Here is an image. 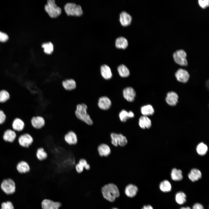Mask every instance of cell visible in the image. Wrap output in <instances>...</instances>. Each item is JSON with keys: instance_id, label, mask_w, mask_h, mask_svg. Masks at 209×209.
Listing matches in <instances>:
<instances>
[{"instance_id": "6da1fadb", "label": "cell", "mask_w": 209, "mask_h": 209, "mask_svg": "<svg viewBox=\"0 0 209 209\" xmlns=\"http://www.w3.org/2000/svg\"><path fill=\"white\" fill-rule=\"evenodd\" d=\"M87 106L82 103L77 105L75 111V115L76 118L85 123L91 126L93 124V122L90 115L87 112Z\"/></svg>"}, {"instance_id": "7a4b0ae2", "label": "cell", "mask_w": 209, "mask_h": 209, "mask_svg": "<svg viewBox=\"0 0 209 209\" xmlns=\"http://www.w3.org/2000/svg\"><path fill=\"white\" fill-rule=\"evenodd\" d=\"M101 192L104 198L111 202L114 201L120 196V192L117 186L113 183L105 185L102 188Z\"/></svg>"}, {"instance_id": "3957f363", "label": "cell", "mask_w": 209, "mask_h": 209, "mask_svg": "<svg viewBox=\"0 0 209 209\" xmlns=\"http://www.w3.org/2000/svg\"><path fill=\"white\" fill-rule=\"evenodd\" d=\"M46 11L51 18H56L62 12L61 9L57 6L54 0H48L44 7Z\"/></svg>"}, {"instance_id": "277c9868", "label": "cell", "mask_w": 209, "mask_h": 209, "mask_svg": "<svg viewBox=\"0 0 209 209\" xmlns=\"http://www.w3.org/2000/svg\"><path fill=\"white\" fill-rule=\"evenodd\" d=\"M64 9L68 15L80 16L82 15L83 11L81 7L73 3H69L64 6Z\"/></svg>"}, {"instance_id": "5b68a950", "label": "cell", "mask_w": 209, "mask_h": 209, "mask_svg": "<svg viewBox=\"0 0 209 209\" xmlns=\"http://www.w3.org/2000/svg\"><path fill=\"white\" fill-rule=\"evenodd\" d=\"M110 137L111 143L115 146L117 147L119 145L124 147L127 143L126 137L122 134L112 133L111 134Z\"/></svg>"}, {"instance_id": "8992f818", "label": "cell", "mask_w": 209, "mask_h": 209, "mask_svg": "<svg viewBox=\"0 0 209 209\" xmlns=\"http://www.w3.org/2000/svg\"><path fill=\"white\" fill-rule=\"evenodd\" d=\"M1 188L7 194H11L15 191V185L14 181L8 179L3 181L1 184Z\"/></svg>"}, {"instance_id": "52a82bcc", "label": "cell", "mask_w": 209, "mask_h": 209, "mask_svg": "<svg viewBox=\"0 0 209 209\" xmlns=\"http://www.w3.org/2000/svg\"><path fill=\"white\" fill-rule=\"evenodd\" d=\"M41 205L42 209H60L62 204L60 201L44 199L42 201Z\"/></svg>"}, {"instance_id": "ba28073f", "label": "cell", "mask_w": 209, "mask_h": 209, "mask_svg": "<svg viewBox=\"0 0 209 209\" xmlns=\"http://www.w3.org/2000/svg\"><path fill=\"white\" fill-rule=\"evenodd\" d=\"M173 57L175 62L182 66H186L188 64L186 59V53L183 50H180L175 52Z\"/></svg>"}, {"instance_id": "9c48e42d", "label": "cell", "mask_w": 209, "mask_h": 209, "mask_svg": "<svg viewBox=\"0 0 209 209\" xmlns=\"http://www.w3.org/2000/svg\"><path fill=\"white\" fill-rule=\"evenodd\" d=\"M64 140L66 143L70 146L76 145L78 141L76 134L72 130L69 131L64 135Z\"/></svg>"}, {"instance_id": "30bf717a", "label": "cell", "mask_w": 209, "mask_h": 209, "mask_svg": "<svg viewBox=\"0 0 209 209\" xmlns=\"http://www.w3.org/2000/svg\"><path fill=\"white\" fill-rule=\"evenodd\" d=\"M30 122L32 127L38 130L42 129L46 124L44 118L40 116H33L30 120Z\"/></svg>"}, {"instance_id": "8fae6325", "label": "cell", "mask_w": 209, "mask_h": 209, "mask_svg": "<svg viewBox=\"0 0 209 209\" xmlns=\"http://www.w3.org/2000/svg\"><path fill=\"white\" fill-rule=\"evenodd\" d=\"M33 138L30 134L25 133L21 135L19 138L18 142L19 145L23 147H28L33 143Z\"/></svg>"}, {"instance_id": "7c38bea8", "label": "cell", "mask_w": 209, "mask_h": 209, "mask_svg": "<svg viewBox=\"0 0 209 209\" xmlns=\"http://www.w3.org/2000/svg\"><path fill=\"white\" fill-rule=\"evenodd\" d=\"M123 95L124 98L127 101L131 102L135 100L136 92L132 87H127L123 89Z\"/></svg>"}, {"instance_id": "4fadbf2b", "label": "cell", "mask_w": 209, "mask_h": 209, "mask_svg": "<svg viewBox=\"0 0 209 209\" xmlns=\"http://www.w3.org/2000/svg\"><path fill=\"white\" fill-rule=\"evenodd\" d=\"M111 100L107 96H102L98 99V106L102 110H105L109 109L111 107Z\"/></svg>"}, {"instance_id": "5bb4252c", "label": "cell", "mask_w": 209, "mask_h": 209, "mask_svg": "<svg viewBox=\"0 0 209 209\" xmlns=\"http://www.w3.org/2000/svg\"><path fill=\"white\" fill-rule=\"evenodd\" d=\"M177 80L181 82L186 83L188 81L190 75L186 70L180 69H178L175 74Z\"/></svg>"}, {"instance_id": "9a60e30c", "label": "cell", "mask_w": 209, "mask_h": 209, "mask_svg": "<svg viewBox=\"0 0 209 209\" xmlns=\"http://www.w3.org/2000/svg\"><path fill=\"white\" fill-rule=\"evenodd\" d=\"M179 97L177 94L174 91L168 92L165 98L167 104L171 106L176 105L178 102Z\"/></svg>"}, {"instance_id": "2e32d148", "label": "cell", "mask_w": 209, "mask_h": 209, "mask_svg": "<svg viewBox=\"0 0 209 209\" xmlns=\"http://www.w3.org/2000/svg\"><path fill=\"white\" fill-rule=\"evenodd\" d=\"M138 189L137 186L133 184H129L125 187V193L128 197L132 198L137 194Z\"/></svg>"}, {"instance_id": "e0dca14e", "label": "cell", "mask_w": 209, "mask_h": 209, "mask_svg": "<svg viewBox=\"0 0 209 209\" xmlns=\"http://www.w3.org/2000/svg\"><path fill=\"white\" fill-rule=\"evenodd\" d=\"M100 73L102 77L105 79H111L112 73L110 67L107 65L103 64L100 67Z\"/></svg>"}, {"instance_id": "ac0fdd59", "label": "cell", "mask_w": 209, "mask_h": 209, "mask_svg": "<svg viewBox=\"0 0 209 209\" xmlns=\"http://www.w3.org/2000/svg\"><path fill=\"white\" fill-rule=\"evenodd\" d=\"M98 151L100 156L102 157L107 156L111 152V149L109 146L105 143L101 144L98 146Z\"/></svg>"}, {"instance_id": "d6986e66", "label": "cell", "mask_w": 209, "mask_h": 209, "mask_svg": "<svg viewBox=\"0 0 209 209\" xmlns=\"http://www.w3.org/2000/svg\"><path fill=\"white\" fill-rule=\"evenodd\" d=\"M138 125L142 129H149L151 126L152 122L147 116H143L139 118Z\"/></svg>"}, {"instance_id": "ffe728a7", "label": "cell", "mask_w": 209, "mask_h": 209, "mask_svg": "<svg viewBox=\"0 0 209 209\" xmlns=\"http://www.w3.org/2000/svg\"><path fill=\"white\" fill-rule=\"evenodd\" d=\"M63 88L67 91H72L75 89L77 85L75 81L73 79H66L62 82Z\"/></svg>"}, {"instance_id": "44dd1931", "label": "cell", "mask_w": 209, "mask_h": 209, "mask_svg": "<svg viewBox=\"0 0 209 209\" xmlns=\"http://www.w3.org/2000/svg\"><path fill=\"white\" fill-rule=\"evenodd\" d=\"M25 123L24 121L20 118L18 117L15 118L12 121V127L15 130L21 131L23 129Z\"/></svg>"}, {"instance_id": "7402d4cb", "label": "cell", "mask_w": 209, "mask_h": 209, "mask_svg": "<svg viewBox=\"0 0 209 209\" xmlns=\"http://www.w3.org/2000/svg\"><path fill=\"white\" fill-rule=\"evenodd\" d=\"M132 19L131 16L125 11H122L120 14V21L123 26L129 24Z\"/></svg>"}, {"instance_id": "603a6c76", "label": "cell", "mask_w": 209, "mask_h": 209, "mask_svg": "<svg viewBox=\"0 0 209 209\" xmlns=\"http://www.w3.org/2000/svg\"><path fill=\"white\" fill-rule=\"evenodd\" d=\"M16 137V134L15 132L10 129L6 130L4 132L3 136V139L6 142H12Z\"/></svg>"}, {"instance_id": "cb8c5ba5", "label": "cell", "mask_w": 209, "mask_h": 209, "mask_svg": "<svg viewBox=\"0 0 209 209\" xmlns=\"http://www.w3.org/2000/svg\"><path fill=\"white\" fill-rule=\"evenodd\" d=\"M36 156L39 161H42L46 160L48 158V154L43 147H40L37 149Z\"/></svg>"}, {"instance_id": "d4e9b609", "label": "cell", "mask_w": 209, "mask_h": 209, "mask_svg": "<svg viewBox=\"0 0 209 209\" xmlns=\"http://www.w3.org/2000/svg\"><path fill=\"white\" fill-rule=\"evenodd\" d=\"M16 167L18 172L21 173L28 172L30 170V166L28 164L24 161H21L19 162Z\"/></svg>"}, {"instance_id": "484cf974", "label": "cell", "mask_w": 209, "mask_h": 209, "mask_svg": "<svg viewBox=\"0 0 209 209\" xmlns=\"http://www.w3.org/2000/svg\"><path fill=\"white\" fill-rule=\"evenodd\" d=\"M202 176L201 172L196 168L192 169L188 174V176L190 180L194 182L200 179Z\"/></svg>"}, {"instance_id": "4316f807", "label": "cell", "mask_w": 209, "mask_h": 209, "mask_svg": "<svg viewBox=\"0 0 209 209\" xmlns=\"http://www.w3.org/2000/svg\"><path fill=\"white\" fill-rule=\"evenodd\" d=\"M140 111L143 116H147L153 115L154 111L151 105H147L142 106L140 108Z\"/></svg>"}, {"instance_id": "83f0119b", "label": "cell", "mask_w": 209, "mask_h": 209, "mask_svg": "<svg viewBox=\"0 0 209 209\" xmlns=\"http://www.w3.org/2000/svg\"><path fill=\"white\" fill-rule=\"evenodd\" d=\"M118 72L120 76L122 78H126L130 75V71L128 68L125 65H119L117 68Z\"/></svg>"}, {"instance_id": "f1b7e54d", "label": "cell", "mask_w": 209, "mask_h": 209, "mask_svg": "<svg viewBox=\"0 0 209 209\" xmlns=\"http://www.w3.org/2000/svg\"><path fill=\"white\" fill-rule=\"evenodd\" d=\"M115 45L118 48H125L128 45V42L127 39L125 37H120L116 39Z\"/></svg>"}, {"instance_id": "f546056e", "label": "cell", "mask_w": 209, "mask_h": 209, "mask_svg": "<svg viewBox=\"0 0 209 209\" xmlns=\"http://www.w3.org/2000/svg\"><path fill=\"white\" fill-rule=\"evenodd\" d=\"M171 176L172 179L174 181H181L183 178L182 171L180 169L174 168L172 170Z\"/></svg>"}, {"instance_id": "4dcf8cb0", "label": "cell", "mask_w": 209, "mask_h": 209, "mask_svg": "<svg viewBox=\"0 0 209 209\" xmlns=\"http://www.w3.org/2000/svg\"><path fill=\"white\" fill-rule=\"evenodd\" d=\"M159 188L162 191L167 192L171 191L172 186L170 183L168 181L165 180L160 183Z\"/></svg>"}, {"instance_id": "1f68e13d", "label": "cell", "mask_w": 209, "mask_h": 209, "mask_svg": "<svg viewBox=\"0 0 209 209\" xmlns=\"http://www.w3.org/2000/svg\"><path fill=\"white\" fill-rule=\"evenodd\" d=\"M208 150L207 145L204 143L201 142L199 143L196 148V151L199 155L203 156L207 153Z\"/></svg>"}, {"instance_id": "d6a6232c", "label": "cell", "mask_w": 209, "mask_h": 209, "mask_svg": "<svg viewBox=\"0 0 209 209\" xmlns=\"http://www.w3.org/2000/svg\"><path fill=\"white\" fill-rule=\"evenodd\" d=\"M175 200L179 204H182L186 201V195L183 192H180L177 193L175 196Z\"/></svg>"}, {"instance_id": "836d02e7", "label": "cell", "mask_w": 209, "mask_h": 209, "mask_svg": "<svg viewBox=\"0 0 209 209\" xmlns=\"http://www.w3.org/2000/svg\"><path fill=\"white\" fill-rule=\"evenodd\" d=\"M10 95L9 92L6 90L0 91V103H4L10 99Z\"/></svg>"}, {"instance_id": "e575fe53", "label": "cell", "mask_w": 209, "mask_h": 209, "mask_svg": "<svg viewBox=\"0 0 209 209\" xmlns=\"http://www.w3.org/2000/svg\"><path fill=\"white\" fill-rule=\"evenodd\" d=\"M42 47L44 49V51L45 53L48 54H51L53 51V46L51 42L44 43L42 44Z\"/></svg>"}, {"instance_id": "d590c367", "label": "cell", "mask_w": 209, "mask_h": 209, "mask_svg": "<svg viewBox=\"0 0 209 209\" xmlns=\"http://www.w3.org/2000/svg\"><path fill=\"white\" fill-rule=\"evenodd\" d=\"M119 117L120 120L122 122H125L127 119L130 118L129 112L125 110H122L119 113Z\"/></svg>"}, {"instance_id": "8d00e7d4", "label": "cell", "mask_w": 209, "mask_h": 209, "mask_svg": "<svg viewBox=\"0 0 209 209\" xmlns=\"http://www.w3.org/2000/svg\"><path fill=\"white\" fill-rule=\"evenodd\" d=\"M78 163L83 166L85 170H89L90 169V165L86 159L81 158L79 160Z\"/></svg>"}, {"instance_id": "74e56055", "label": "cell", "mask_w": 209, "mask_h": 209, "mask_svg": "<svg viewBox=\"0 0 209 209\" xmlns=\"http://www.w3.org/2000/svg\"><path fill=\"white\" fill-rule=\"evenodd\" d=\"M1 209H14V207L12 203L8 201L2 203Z\"/></svg>"}, {"instance_id": "f35d334b", "label": "cell", "mask_w": 209, "mask_h": 209, "mask_svg": "<svg viewBox=\"0 0 209 209\" xmlns=\"http://www.w3.org/2000/svg\"><path fill=\"white\" fill-rule=\"evenodd\" d=\"M74 168L76 172L78 174L82 173L84 170V168L83 166L78 163L75 165Z\"/></svg>"}, {"instance_id": "ab89813d", "label": "cell", "mask_w": 209, "mask_h": 209, "mask_svg": "<svg viewBox=\"0 0 209 209\" xmlns=\"http://www.w3.org/2000/svg\"><path fill=\"white\" fill-rule=\"evenodd\" d=\"M6 119V116L4 112L0 110V125L3 124Z\"/></svg>"}, {"instance_id": "60d3db41", "label": "cell", "mask_w": 209, "mask_h": 209, "mask_svg": "<svg viewBox=\"0 0 209 209\" xmlns=\"http://www.w3.org/2000/svg\"><path fill=\"white\" fill-rule=\"evenodd\" d=\"M8 37L7 34L0 31V42H5L8 40Z\"/></svg>"}, {"instance_id": "b9f144b4", "label": "cell", "mask_w": 209, "mask_h": 209, "mask_svg": "<svg viewBox=\"0 0 209 209\" xmlns=\"http://www.w3.org/2000/svg\"><path fill=\"white\" fill-rule=\"evenodd\" d=\"M198 2L199 5L203 8L209 6V1L208 0H199Z\"/></svg>"}, {"instance_id": "7bdbcfd3", "label": "cell", "mask_w": 209, "mask_h": 209, "mask_svg": "<svg viewBox=\"0 0 209 209\" xmlns=\"http://www.w3.org/2000/svg\"><path fill=\"white\" fill-rule=\"evenodd\" d=\"M192 209H204V208L201 204L197 203L193 206Z\"/></svg>"}, {"instance_id": "ee69618b", "label": "cell", "mask_w": 209, "mask_h": 209, "mask_svg": "<svg viewBox=\"0 0 209 209\" xmlns=\"http://www.w3.org/2000/svg\"><path fill=\"white\" fill-rule=\"evenodd\" d=\"M142 209H153V208L151 206L147 205L144 206Z\"/></svg>"}, {"instance_id": "f6af8a7d", "label": "cell", "mask_w": 209, "mask_h": 209, "mask_svg": "<svg viewBox=\"0 0 209 209\" xmlns=\"http://www.w3.org/2000/svg\"><path fill=\"white\" fill-rule=\"evenodd\" d=\"M180 209H191L189 207H182Z\"/></svg>"}, {"instance_id": "bcb514c9", "label": "cell", "mask_w": 209, "mask_h": 209, "mask_svg": "<svg viewBox=\"0 0 209 209\" xmlns=\"http://www.w3.org/2000/svg\"><path fill=\"white\" fill-rule=\"evenodd\" d=\"M112 209H118V208H112Z\"/></svg>"}]
</instances>
